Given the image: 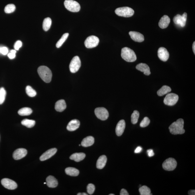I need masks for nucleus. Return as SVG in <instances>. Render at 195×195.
Segmentation results:
<instances>
[{"label":"nucleus","mask_w":195,"mask_h":195,"mask_svg":"<svg viewBox=\"0 0 195 195\" xmlns=\"http://www.w3.org/2000/svg\"><path fill=\"white\" fill-rule=\"evenodd\" d=\"M65 172L68 175L77 176L79 174V170L73 167H68L65 169Z\"/></svg>","instance_id":"a878e982"},{"label":"nucleus","mask_w":195,"mask_h":195,"mask_svg":"<svg viewBox=\"0 0 195 195\" xmlns=\"http://www.w3.org/2000/svg\"><path fill=\"white\" fill-rule=\"evenodd\" d=\"M16 51L15 50H11L10 51V53L8 54V57L10 59H14L16 57Z\"/></svg>","instance_id":"58836bf2"},{"label":"nucleus","mask_w":195,"mask_h":195,"mask_svg":"<svg viewBox=\"0 0 195 195\" xmlns=\"http://www.w3.org/2000/svg\"><path fill=\"white\" fill-rule=\"evenodd\" d=\"M44 184H46V183H44Z\"/></svg>","instance_id":"8fccbe9b"},{"label":"nucleus","mask_w":195,"mask_h":195,"mask_svg":"<svg viewBox=\"0 0 195 195\" xmlns=\"http://www.w3.org/2000/svg\"><path fill=\"white\" fill-rule=\"evenodd\" d=\"M6 91L4 88H0V104H3L5 99Z\"/></svg>","instance_id":"c9c22d12"},{"label":"nucleus","mask_w":195,"mask_h":195,"mask_svg":"<svg viewBox=\"0 0 195 195\" xmlns=\"http://www.w3.org/2000/svg\"><path fill=\"white\" fill-rule=\"evenodd\" d=\"M188 194L189 195H195V191L194 190H191L188 191Z\"/></svg>","instance_id":"a18cd8bd"},{"label":"nucleus","mask_w":195,"mask_h":195,"mask_svg":"<svg viewBox=\"0 0 195 195\" xmlns=\"http://www.w3.org/2000/svg\"><path fill=\"white\" fill-rule=\"evenodd\" d=\"M120 195H129V193L126 190L123 189L121 190V193H120Z\"/></svg>","instance_id":"37998d69"},{"label":"nucleus","mask_w":195,"mask_h":195,"mask_svg":"<svg viewBox=\"0 0 195 195\" xmlns=\"http://www.w3.org/2000/svg\"><path fill=\"white\" fill-rule=\"evenodd\" d=\"M79 146H81V145H80H80H79Z\"/></svg>","instance_id":"3c124183"},{"label":"nucleus","mask_w":195,"mask_h":195,"mask_svg":"<svg viewBox=\"0 0 195 195\" xmlns=\"http://www.w3.org/2000/svg\"><path fill=\"white\" fill-rule=\"evenodd\" d=\"M35 124V121L34 120L25 119L21 121L22 124L28 128L33 127Z\"/></svg>","instance_id":"c756f323"},{"label":"nucleus","mask_w":195,"mask_h":195,"mask_svg":"<svg viewBox=\"0 0 195 195\" xmlns=\"http://www.w3.org/2000/svg\"><path fill=\"white\" fill-rule=\"evenodd\" d=\"M187 18V14L185 12L182 15L179 14L176 15L173 18V21L175 24L179 25L182 27H184L186 26Z\"/></svg>","instance_id":"9b49d317"},{"label":"nucleus","mask_w":195,"mask_h":195,"mask_svg":"<svg viewBox=\"0 0 195 195\" xmlns=\"http://www.w3.org/2000/svg\"><path fill=\"white\" fill-rule=\"evenodd\" d=\"M171 89L170 87L164 85L163 86L157 91V94L159 96H162L164 95L167 94L168 93L171 92Z\"/></svg>","instance_id":"bb28decb"},{"label":"nucleus","mask_w":195,"mask_h":195,"mask_svg":"<svg viewBox=\"0 0 195 195\" xmlns=\"http://www.w3.org/2000/svg\"><path fill=\"white\" fill-rule=\"evenodd\" d=\"M66 103L64 100L61 99L58 101L55 104V109L56 111L61 112L66 109Z\"/></svg>","instance_id":"4be33fe9"},{"label":"nucleus","mask_w":195,"mask_h":195,"mask_svg":"<svg viewBox=\"0 0 195 195\" xmlns=\"http://www.w3.org/2000/svg\"><path fill=\"white\" fill-rule=\"evenodd\" d=\"M195 42H194L193 43V52H194V54H195Z\"/></svg>","instance_id":"49530a36"},{"label":"nucleus","mask_w":195,"mask_h":195,"mask_svg":"<svg viewBox=\"0 0 195 195\" xmlns=\"http://www.w3.org/2000/svg\"><path fill=\"white\" fill-rule=\"evenodd\" d=\"M37 71L38 74L43 81L46 83L50 82L52 73L49 68L45 66H41L38 68Z\"/></svg>","instance_id":"f03ea898"},{"label":"nucleus","mask_w":195,"mask_h":195,"mask_svg":"<svg viewBox=\"0 0 195 195\" xmlns=\"http://www.w3.org/2000/svg\"><path fill=\"white\" fill-rule=\"evenodd\" d=\"M95 114L98 119L102 121H105L109 116L107 110L104 107H98L95 110Z\"/></svg>","instance_id":"9d476101"},{"label":"nucleus","mask_w":195,"mask_h":195,"mask_svg":"<svg viewBox=\"0 0 195 195\" xmlns=\"http://www.w3.org/2000/svg\"><path fill=\"white\" fill-rule=\"evenodd\" d=\"M179 96L175 93H169L164 98V103L167 105L172 106L175 104L179 100Z\"/></svg>","instance_id":"0eeeda50"},{"label":"nucleus","mask_w":195,"mask_h":195,"mask_svg":"<svg viewBox=\"0 0 195 195\" xmlns=\"http://www.w3.org/2000/svg\"><path fill=\"white\" fill-rule=\"evenodd\" d=\"M177 166V162L173 158H169L167 159L163 163L162 166L164 170L168 171L174 170Z\"/></svg>","instance_id":"423d86ee"},{"label":"nucleus","mask_w":195,"mask_h":195,"mask_svg":"<svg viewBox=\"0 0 195 195\" xmlns=\"http://www.w3.org/2000/svg\"><path fill=\"white\" fill-rule=\"evenodd\" d=\"M8 53V50L6 47H0V54L6 55Z\"/></svg>","instance_id":"ea45409f"},{"label":"nucleus","mask_w":195,"mask_h":195,"mask_svg":"<svg viewBox=\"0 0 195 195\" xmlns=\"http://www.w3.org/2000/svg\"><path fill=\"white\" fill-rule=\"evenodd\" d=\"M87 190L88 194L90 195L92 194L95 190V186L92 184H89L88 185L87 187Z\"/></svg>","instance_id":"4c0bfd02"},{"label":"nucleus","mask_w":195,"mask_h":195,"mask_svg":"<svg viewBox=\"0 0 195 195\" xmlns=\"http://www.w3.org/2000/svg\"><path fill=\"white\" fill-rule=\"evenodd\" d=\"M139 191L141 195H150L151 190L146 186H143L139 189Z\"/></svg>","instance_id":"7c9ffc66"},{"label":"nucleus","mask_w":195,"mask_h":195,"mask_svg":"<svg viewBox=\"0 0 195 195\" xmlns=\"http://www.w3.org/2000/svg\"><path fill=\"white\" fill-rule=\"evenodd\" d=\"M69 33H64L63 35L61 38L60 39L59 41H58L56 44V47L58 48L61 47V46L65 42V41L66 40L67 38L69 36Z\"/></svg>","instance_id":"2f4dec72"},{"label":"nucleus","mask_w":195,"mask_h":195,"mask_svg":"<svg viewBox=\"0 0 195 195\" xmlns=\"http://www.w3.org/2000/svg\"><path fill=\"white\" fill-rule=\"evenodd\" d=\"M139 112L135 110L131 115V122L133 124H137L139 119Z\"/></svg>","instance_id":"473e14b6"},{"label":"nucleus","mask_w":195,"mask_h":195,"mask_svg":"<svg viewBox=\"0 0 195 195\" xmlns=\"http://www.w3.org/2000/svg\"><path fill=\"white\" fill-rule=\"evenodd\" d=\"M46 184L48 187L55 188L57 187L58 185L57 180L54 176H49L46 178Z\"/></svg>","instance_id":"412c9836"},{"label":"nucleus","mask_w":195,"mask_h":195,"mask_svg":"<svg viewBox=\"0 0 195 195\" xmlns=\"http://www.w3.org/2000/svg\"><path fill=\"white\" fill-rule=\"evenodd\" d=\"M147 153L148 156L149 157H152V156H154V153L153 150L149 149L148 150Z\"/></svg>","instance_id":"79ce46f5"},{"label":"nucleus","mask_w":195,"mask_h":195,"mask_svg":"<svg viewBox=\"0 0 195 195\" xmlns=\"http://www.w3.org/2000/svg\"><path fill=\"white\" fill-rule=\"evenodd\" d=\"M121 56L123 59L127 62H134L137 60L135 53L129 48H123L121 51Z\"/></svg>","instance_id":"7ed1b4c3"},{"label":"nucleus","mask_w":195,"mask_h":195,"mask_svg":"<svg viewBox=\"0 0 195 195\" xmlns=\"http://www.w3.org/2000/svg\"><path fill=\"white\" fill-rule=\"evenodd\" d=\"M184 121L182 119H179L173 122L169 126L170 132L173 135L181 134L185 132L184 128Z\"/></svg>","instance_id":"f257e3e1"},{"label":"nucleus","mask_w":195,"mask_h":195,"mask_svg":"<svg viewBox=\"0 0 195 195\" xmlns=\"http://www.w3.org/2000/svg\"><path fill=\"white\" fill-rule=\"evenodd\" d=\"M87 195L88 194H86V193H81V195Z\"/></svg>","instance_id":"de8ad7c7"},{"label":"nucleus","mask_w":195,"mask_h":195,"mask_svg":"<svg viewBox=\"0 0 195 195\" xmlns=\"http://www.w3.org/2000/svg\"><path fill=\"white\" fill-rule=\"evenodd\" d=\"M170 22V19L167 15L163 16L160 20L159 26L161 29H165L168 27Z\"/></svg>","instance_id":"aec40b11"},{"label":"nucleus","mask_w":195,"mask_h":195,"mask_svg":"<svg viewBox=\"0 0 195 195\" xmlns=\"http://www.w3.org/2000/svg\"><path fill=\"white\" fill-rule=\"evenodd\" d=\"M109 195H115V194H110Z\"/></svg>","instance_id":"09e8293b"},{"label":"nucleus","mask_w":195,"mask_h":195,"mask_svg":"<svg viewBox=\"0 0 195 195\" xmlns=\"http://www.w3.org/2000/svg\"><path fill=\"white\" fill-rule=\"evenodd\" d=\"M27 154V150L23 148H20L15 151L13 153V157L15 160H20L25 157Z\"/></svg>","instance_id":"4468645a"},{"label":"nucleus","mask_w":195,"mask_h":195,"mask_svg":"<svg viewBox=\"0 0 195 195\" xmlns=\"http://www.w3.org/2000/svg\"><path fill=\"white\" fill-rule=\"evenodd\" d=\"M16 7L14 4H11L7 5L5 7L4 12L7 14H10L15 10Z\"/></svg>","instance_id":"f704fd0d"},{"label":"nucleus","mask_w":195,"mask_h":195,"mask_svg":"<svg viewBox=\"0 0 195 195\" xmlns=\"http://www.w3.org/2000/svg\"><path fill=\"white\" fill-rule=\"evenodd\" d=\"M137 69L144 73L146 75L149 76L151 72L149 66L145 63H141L137 65L136 66Z\"/></svg>","instance_id":"a211bd4d"},{"label":"nucleus","mask_w":195,"mask_h":195,"mask_svg":"<svg viewBox=\"0 0 195 195\" xmlns=\"http://www.w3.org/2000/svg\"><path fill=\"white\" fill-rule=\"evenodd\" d=\"M94 142V138L92 136L87 137L84 138L81 142V145L84 147H88L92 146Z\"/></svg>","instance_id":"5701e85b"},{"label":"nucleus","mask_w":195,"mask_h":195,"mask_svg":"<svg viewBox=\"0 0 195 195\" xmlns=\"http://www.w3.org/2000/svg\"><path fill=\"white\" fill-rule=\"evenodd\" d=\"M32 110L31 108L28 107H24L21 108L18 111V114L20 115L24 116H28L31 114L32 113Z\"/></svg>","instance_id":"cd10ccee"},{"label":"nucleus","mask_w":195,"mask_h":195,"mask_svg":"<svg viewBox=\"0 0 195 195\" xmlns=\"http://www.w3.org/2000/svg\"><path fill=\"white\" fill-rule=\"evenodd\" d=\"M80 122L79 120L74 119L68 123L66 129L69 131H75L79 127Z\"/></svg>","instance_id":"6ab92c4d"},{"label":"nucleus","mask_w":195,"mask_h":195,"mask_svg":"<svg viewBox=\"0 0 195 195\" xmlns=\"http://www.w3.org/2000/svg\"><path fill=\"white\" fill-rule=\"evenodd\" d=\"M81 66V60L78 56L73 57L69 64V69L71 72L74 73L79 71Z\"/></svg>","instance_id":"1a4fd4ad"},{"label":"nucleus","mask_w":195,"mask_h":195,"mask_svg":"<svg viewBox=\"0 0 195 195\" xmlns=\"http://www.w3.org/2000/svg\"><path fill=\"white\" fill-rule=\"evenodd\" d=\"M158 58L161 61H166L169 59V52L165 48L161 47L158 49Z\"/></svg>","instance_id":"ddd939ff"},{"label":"nucleus","mask_w":195,"mask_h":195,"mask_svg":"<svg viewBox=\"0 0 195 195\" xmlns=\"http://www.w3.org/2000/svg\"><path fill=\"white\" fill-rule=\"evenodd\" d=\"M85 156L86 155L84 153H75L71 155L70 159L76 162H79L84 159Z\"/></svg>","instance_id":"393cba45"},{"label":"nucleus","mask_w":195,"mask_h":195,"mask_svg":"<svg viewBox=\"0 0 195 195\" xmlns=\"http://www.w3.org/2000/svg\"><path fill=\"white\" fill-rule=\"evenodd\" d=\"M26 92L28 96L31 97H34L37 95L36 91L31 86H28L26 88Z\"/></svg>","instance_id":"72a5a7b5"},{"label":"nucleus","mask_w":195,"mask_h":195,"mask_svg":"<svg viewBox=\"0 0 195 195\" xmlns=\"http://www.w3.org/2000/svg\"><path fill=\"white\" fill-rule=\"evenodd\" d=\"M126 127V122L124 120H121L118 123L116 128V133L117 135L120 136L122 135Z\"/></svg>","instance_id":"f3484780"},{"label":"nucleus","mask_w":195,"mask_h":195,"mask_svg":"<svg viewBox=\"0 0 195 195\" xmlns=\"http://www.w3.org/2000/svg\"><path fill=\"white\" fill-rule=\"evenodd\" d=\"M142 148L141 147L138 146L135 150L134 153H139L141 152V151H142Z\"/></svg>","instance_id":"c03bdc74"},{"label":"nucleus","mask_w":195,"mask_h":195,"mask_svg":"<svg viewBox=\"0 0 195 195\" xmlns=\"http://www.w3.org/2000/svg\"><path fill=\"white\" fill-rule=\"evenodd\" d=\"M129 34L131 39L137 42H141L144 40V37L143 34L136 31H131Z\"/></svg>","instance_id":"dca6fc26"},{"label":"nucleus","mask_w":195,"mask_h":195,"mask_svg":"<svg viewBox=\"0 0 195 195\" xmlns=\"http://www.w3.org/2000/svg\"><path fill=\"white\" fill-rule=\"evenodd\" d=\"M1 184L5 188L9 190H14L18 187L15 182L11 179L4 178L1 180Z\"/></svg>","instance_id":"f8f14e48"},{"label":"nucleus","mask_w":195,"mask_h":195,"mask_svg":"<svg viewBox=\"0 0 195 195\" xmlns=\"http://www.w3.org/2000/svg\"><path fill=\"white\" fill-rule=\"evenodd\" d=\"M107 161V158L106 156L103 155L100 156L96 162V167L98 169H102L105 166Z\"/></svg>","instance_id":"b1692460"},{"label":"nucleus","mask_w":195,"mask_h":195,"mask_svg":"<svg viewBox=\"0 0 195 195\" xmlns=\"http://www.w3.org/2000/svg\"><path fill=\"white\" fill-rule=\"evenodd\" d=\"M64 5L66 9L72 12H78L80 9V6L79 3L73 0H66Z\"/></svg>","instance_id":"39448f33"},{"label":"nucleus","mask_w":195,"mask_h":195,"mask_svg":"<svg viewBox=\"0 0 195 195\" xmlns=\"http://www.w3.org/2000/svg\"><path fill=\"white\" fill-rule=\"evenodd\" d=\"M57 150L56 148H52L47 151L43 153L40 157V160L41 161H46L52 157L57 152Z\"/></svg>","instance_id":"2eb2a0df"},{"label":"nucleus","mask_w":195,"mask_h":195,"mask_svg":"<svg viewBox=\"0 0 195 195\" xmlns=\"http://www.w3.org/2000/svg\"><path fill=\"white\" fill-rule=\"evenodd\" d=\"M22 46V42L21 41L19 40L17 41L15 43L14 47L16 50H18Z\"/></svg>","instance_id":"a19ab883"},{"label":"nucleus","mask_w":195,"mask_h":195,"mask_svg":"<svg viewBox=\"0 0 195 195\" xmlns=\"http://www.w3.org/2000/svg\"><path fill=\"white\" fill-rule=\"evenodd\" d=\"M150 121L149 118L147 117H146L144 118L142 121H141L140 126L141 127L144 128L149 126L150 124Z\"/></svg>","instance_id":"e433bc0d"},{"label":"nucleus","mask_w":195,"mask_h":195,"mask_svg":"<svg viewBox=\"0 0 195 195\" xmlns=\"http://www.w3.org/2000/svg\"><path fill=\"white\" fill-rule=\"evenodd\" d=\"M99 38L97 37L91 36L86 38L84 43L86 48L91 49L97 46L99 44Z\"/></svg>","instance_id":"6e6552de"},{"label":"nucleus","mask_w":195,"mask_h":195,"mask_svg":"<svg viewBox=\"0 0 195 195\" xmlns=\"http://www.w3.org/2000/svg\"><path fill=\"white\" fill-rule=\"evenodd\" d=\"M116 14L119 16L129 18L132 16L134 15V11L132 8L125 7L117 8L115 10Z\"/></svg>","instance_id":"20e7f679"},{"label":"nucleus","mask_w":195,"mask_h":195,"mask_svg":"<svg viewBox=\"0 0 195 195\" xmlns=\"http://www.w3.org/2000/svg\"><path fill=\"white\" fill-rule=\"evenodd\" d=\"M52 20L50 18H45L43 20V28L45 31H49L51 27Z\"/></svg>","instance_id":"c85d7f7f"}]
</instances>
